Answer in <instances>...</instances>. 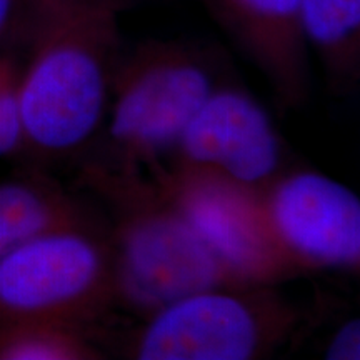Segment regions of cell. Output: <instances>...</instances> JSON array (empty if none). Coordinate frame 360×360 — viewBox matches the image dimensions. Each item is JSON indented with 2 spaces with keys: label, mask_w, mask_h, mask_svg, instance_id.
<instances>
[{
  "label": "cell",
  "mask_w": 360,
  "mask_h": 360,
  "mask_svg": "<svg viewBox=\"0 0 360 360\" xmlns=\"http://www.w3.org/2000/svg\"><path fill=\"white\" fill-rule=\"evenodd\" d=\"M146 172L240 281L278 285L305 276L274 231L262 188L172 162H160Z\"/></svg>",
  "instance_id": "cell-6"
},
{
  "label": "cell",
  "mask_w": 360,
  "mask_h": 360,
  "mask_svg": "<svg viewBox=\"0 0 360 360\" xmlns=\"http://www.w3.org/2000/svg\"><path fill=\"white\" fill-rule=\"evenodd\" d=\"M79 184L102 207L117 305L147 317L210 289L245 287L146 170L87 162Z\"/></svg>",
  "instance_id": "cell-1"
},
{
  "label": "cell",
  "mask_w": 360,
  "mask_h": 360,
  "mask_svg": "<svg viewBox=\"0 0 360 360\" xmlns=\"http://www.w3.org/2000/svg\"><path fill=\"white\" fill-rule=\"evenodd\" d=\"M92 328L52 321L0 323V360H102Z\"/></svg>",
  "instance_id": "cell-12"
},
{
  "label": "cell",
  "mask_w": 360,
  "mask_h": 360,
  "mask_svg": "<svg viewBox=\"0 0 360 360\" xmlns=\"http://www.w3.org/2000/svg\"><path fill=\"white\" fill-rule=\"evenodd\" d=\"M327 360H359L360 359V322L349 319L332 334L323 350Z\"/></svg>",
  "instance_id": "cell-15"
},
{
  "label": "cell",
  "mask_w": 360,
  "mask_h": 360,
  "mask_svg": "<svg viewBox=\"0 0 360 360\" xmlns=\"http://www.w3.org/2000/svg\"><path fill=\"white\" fill-rule=\"evenodd\" d=\"M60 229H105L74 195L44 175H22L0 182V231L8 245Z\"/></svg>",
  "instance_id": "cell-10"
},
{
  "label": "cell",
  "mask_w": 360,
  "mask_h": 360,
  "mask_svg": "<svg viewBox=\"0 0 360 360\" xmlns=\"http://www.w3.org/2000/svg\"><path fill=\"white\" fill-rule=\"evenodd\" d=\"M117 305L105 229H60L0 257V323L52 321L92 328Z\"/></svg>",
  "instance_id": "cell-5"
},
{
  "label": "cell",
  "mask_w": 360,
  "mask_h": 360,
  "mask_svg": "<svg viewBox=\"0 0 360 360\" xmlns=\"http://www.w3.org/2000/svg\"><path fill=\"white\" fill-rule=\"evenodd\" d=\"M24 11L29 15L30 30L47 22L80 15V13L109 12L120 15L147 0H22Z\"/></svg>",
  "instance_id": "cell-14"
},
{
  "label": "cell",
  "mask_w": 360,
  "mask_h": 360,
  "mask_svg": "<svg viewBox=\"0 0 360 360\" xmlns=\"http://www.w3.org/2000/svg\"><path fill=\"white\" fill-rule=\"evenodd\" d=\"M164 162L210 169L245 186L269 187L287 170L283 139L249 90L220 82Z\"/></svg>",
  "instance_id": "cell-8"
},
{
  "label": "cell",
  "mask_w": 360,
  "mask_h": 360,
  "mask_svg": "<svg viewBox=\"0 0 360 360\" xmlns=\"http://www.w3.org/2000/svg\"><path fill=\"white\" fill-rule=\"evenodd\" d=\"M222 30L267 80L282 109L307 103L312 67L300 0H204Z\"/></svg>",
  "instance_id": "cell-9"
},
{
  "label": "cell",
  "mask_w": 360,
  "mask_h": 360,
  "mask_svg": "<svg viewBox=\"0 0 360 360\" xmlns=\"http://www.w3.org/2000/svg\"><path fill=\"white\" fill-rule=\"evenodd\" d=\"M220 82L214 58L193 44L152 39L124 49L103 124L107 155L92 162L137 170L164 162Z\"/></svg>",
  "instance_id": "cell-3"
},
{
  "label": "cell",
  "mask_w": 360,
  "mask_h": 360,
  "mask_svg": "<svg viewBox=\"0 0 360 360\" xmlns=\"http://www.w3.org/2000/svg\"><path fill=\"white\" fill-rule=\"evenodd\" d=\"M278 240L304 270H360V199L317 170L287 169L264 188Z\"/></svg>",
  "instance_id": "cell-7"
},
{
  "label": "cell",
  "mask_w": 360,
  "mask_h": 360,
  "mask_svg": "<svg viewBox=\"0 0 360 360\" xmlns=\"http://www.w3.org/2000/svg\"><path fill=\"white\" fill-rule=\"evenodd\" d=\"M302 312L277 285L195 292L142 319L125 337L134 360H257L299 332Z\"/></svg>",
  "instance_id": "cell-4"
},
{
  "label": "cell",
  "mask_w": 360,
  "mask_h": 360,
  "mask_svg": "<svg viewBox=\"0 0 360 360\" xmlns=\"http://www.w3.org/2000/svg\"><path fill=\"white\" fill-rule=\"evenodd\" d=\"M8 250H11V245H8L7 238L4 237L2 231H0V257H2V255L6 254V252H8Z\"/></svg>",
  "instance_id": "cell-17"
},
{
  "label": "cell",
  "mask_w": 360,
  "mask_h": 360,
  "mask_svg": "<svg viewBox=\"0 0 360 360\" xmlns=\"http://www.w3.org/2000/svg\"><path fill=\"white\" fill-rule=\"evenodd\" d=\"M24 11L22 0H0V44L12 32Z\"/></svg>",
  "instance_id": "cell-16"
},
{
  "label": "cell",
  "mask_w": 360,
  "mask_h": 360,
  "mask_svg": "<svg viewBox=\"0 0 360 360\" xmlns=\"http://www.w3.org/2000/svg\"><path fill=\"white\" fill-rule=\"evenodd\" d=\"M20 67L22 150L39 160L70 157L96 139L109 114L124 45L119 15L80 13L32 30Z\"/></svg>",
  "instance_id": "cell-2"
},
{
  "label": "cell",
  "mask_w": 360,
  "mask_h": 360,
  "mask_svg": "<svg viewBox=\"0 0 360 360\" xmlns=\"http://www.w3.org/2000/svg\"><path fill=\"white\" fill-rule=\"evenodd\" d=\"M19 75L15 60L0 53V159L22 150Z\"/></svg>",
  "instance_id": "cell-13"
},
{
  "label": "cell",
  "mask_w": 360,
  "mask_h": 360,
  "mask_svg": "<svg viewBox=\"0 0 360 360\" xmlns=\"http://www.w3.org/2000/svg\"><path fill=\"white\" fill-rule=\"evenodd\" d=\"M300 19L330 87L350 92L360 79V0H300Z\"/></svg>",
  "instance_id": "cell-11"
}]
</instances>
